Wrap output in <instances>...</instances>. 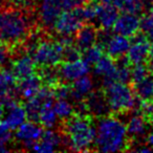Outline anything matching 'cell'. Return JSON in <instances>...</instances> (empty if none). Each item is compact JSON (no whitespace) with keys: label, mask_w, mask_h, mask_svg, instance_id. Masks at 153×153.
<instances>
[{"label":"cell","mask_w":153,"mask_h":153,"mask_svg":"<svg viewBox=\"0 0 153 153\" xmlns=\"http://www.w3.org/2000/svg\"><path fill=\"white\" fill-rule=\"evenodd\" d=\"M150 126H151L150 122H149L140 111H137V113H134L129 119L127 125H126L130 143H131L134 138L142 137V136L146 135Z\"/></svg>","instance_id":"obj_20"},{"label":"cell","mask_w":153,"mask_h":153,"mask_svg":"<svg viewBox=\"0 0 153 153\" xmlns=\"http://www.w3.org/2000/svg\"><path fill=\"white\" fill-rule=\"evenodd\" d=\"M89 64L82 59L74 62H61L57 65L61 82L68 84L80 76L87 74L89 72Z\"/></svg>","instance_id":"obj_10"},{"label":"cell","mask_w":153,"mask_h":153,"mask_svg":"<svg viewBox=\"0 0 153 153\" xmlns=\"http://www.w3.org/2000/svg\"><path fill=\"white\" fill-rule=\"evenodd\" d=\"M53 110L60 121H65L74 113V107L71 103L67 101V99H56V103H53Z\"/></svg>","instance_id":"obj_28"},{"label":"cell","mask_w":153,"mask_h":153,"mask_svg":"<svg viewBox=\"0 0 153 153\" xmlns=\"http://www.w3.org/2000/svg\"><path fill=\"white\" fill-rule=\"evenodd\" d=\"M42 85V80L40 76L36 72L17 82L18 91L22 100H28L36 96Z\"/></svg>","instance_id":"obj_19"},{"label":"cell","mask_w":153,"mask_h":153,"mask_svg":"<svg viewBox=\"0 0 153 153\" xmlns=\"http://www.w3.org/2000/svg\"><path fill=\"white\" fill-rule=\"evenodd\" d=\"M150 7L151 0H124L119 10L125 13H131L140 16L143 15Z\"/></svg>","instance_id":"obj_26"},{"label":"cell","mask_w":153,"mask_h":153,"mask_svg":"<svg viewBox=\"0 0 153 153\" xmlns=\"http://www.w3.org/2000/svg\"><path fill=\"white\" fill-rule=\"evenodd\" d=\"M123 1H124V0H100V2L108 3V4H113V5H115L117 9H120V7L122 5Z\"/></svg>","instance_id":"obj_37"},{"label":"cell","mask_w":153,"mask_h":153,"mask_svg":"<svg viewBox=\"0 0 153 153\" xmlns=\"http://www.w3.org/2000/svg\"><path fill=\"white\" fill-rule=\"evenodd\" d=\"M140 18L138 15L131 13H125L119 15L112 26V30L114 34H119L122 36L132 37L134 34L140 30Z\"/></svg>","instance_id":"obj_13"},{"label":"cell","mask_w":153,"mask_h":153,"mask_svg":"<svg viewBox=\"0 0 153 153\" xmlns=\"http://www.w3.org/2000/svg\"><path fill=\"white\" fill-rule=\"evenodd\" d=\"M53 101L55 98L47 99L39 112V124L46 129H53L58 123V117L53 110Z\"/></svg>","instance_id":"obj_22"},{"label":"cell","mask_w":153,"mask_h":153,"mask_svg":"<svg viewBox=\"0 0 153 153\" xmlns=\"http://www.w3.org/2000/svg\"><path fill=\"white\" fill-rule=\"evenodd\" d=\"M7 1L12 4L23 7H30L37 5V0H7Z\"/></svg>","instance_id":"obj_36"},{"label":"cell","mask_w":153,"mask_h":153,"mask_svg":"<svg viewBox=\"0 0 153 153\" xmlns=\"http://www.w3.org/2000/svg\"><path fill=\"white\" fill-rule=\"evenodd\" d=\"M119 15L120 10L115 5L99 2L97 9V20L99 22L100 28L111 30Z\"/></svg>","instance_id":"obj_18"},{"label":"cell","mask_w":153,"mask_h":153,"mask_svg":"<svg viewBox=\"0 0 153 153\" xmlns=\"http://www.w3.org/2000/svg\"><path fill=\"white\" fill-rule=\"evenodd\" d=\"M115 69H117V61L107 55H103L101 59L94 64V74L97 76H103L102 87H106L115 82Z\"/></svg>","instance_id":"obj_15"},{"label":"cell","mask_w":153,"mask_h":153,"mask_svg":"<svg viewBox=\"0 0 153 153\" xmlns=\"http://www.w3.org/2000/svg\"><path fill=\"white\" fill-rule=\"evenodd\" d=\"M9 59H11V51L9 46L0 42V67Z\"/></svg>","instance_id":"obj_35"},{"label":"cell","mask_w":153,"mask_h":153,"mask_svg":"<svg viewBox=\"0 0 153 153\" xmlns=\"http://www.w3.org/2000/svg\"><path fill=\"white\" fill-rule=\"evenodd\" d=\"M103 55H104V51L94 44V45H92V46L88 47L87 49H85V51L82 53V58H83V60L87 64H89V65H94V64L101 59V57H102Z\"/></svg>","instance_id":"obj_30"},{"label":"cell","mask_w":153,"mask_h":153,"mask_svg":"<svg viewBox=\"0 0 153 153\" xmlns=\"http://www.w3.org/2000/svg\"><path fill=\"white\" fill-rule=\"evenodd\" d=\"M147 144H148V146L153 148V132L149 133L148 136H147Z\"/></svg>","instance_id":"obj_38"},{"label":"cell","mask_w":153,"mask_h":153,"mask_svg":"<svg viewBox=\"0 0 153 153\" xmlns=\"http://www.w3.org/2000/svg\"><path fill=\"white\" fill-rule=\"evenodd\" d=\"M83 22L76 15L74 10H69L61 13L53 27V33L59 36H74L76 30L81 27Z\"/></svg>","instance_id":"obj_9"},{"label":"cell","mask_w":153,"mask_h":153,"mask_svg":"<svg viewBox=\"0 0 153 153\" xmlns=\"http://www.w3.org/2000/svg\"><path fill=\"white\" fill-rule=\"evenodd\" d=\"M43 131L44 129L40 124L25 121L16 129L14 138L21 144V150H33L42 136Z\"/></svg>","instance_id":"obj_8"},{"label":"cell","mask_w":153,"mask_h":153,"mask_svg":"<svg viewBox=\"0 0 153 153\" xmlns=\"http://www.w3.org/2000/svg\"><path fill=\"white\" fill-rule=\"evenodd\" d=\"M9 110L10 112L5 117L4 121L12 130H16L21 124H23L27 120L25 108L23 106V102L18 104L17 106L13 107V108L9 109Z\"/></svg>","instance_id":"obj_24"},{"label":"cell","mask_w":153,"mask_h":153,"mask_svg":"<svg viewBox=\"0 0 153 153\" xmlns=\"http://www.w3.org/2000/svg\"><path fill=\"white\" fill-rule=\"evenodd\" d=\"M80 59H82V51L76 46V44L63 46L61 62H74Z\"/></svg>","instance_id":"obj_31"},{"label":"cell","mask_w":153,"mask_h":153,"mask_svg":"<svg viewBox=\"0 0 153 153\" xmlns=\"http://www.w3.org/2000/svg\"><path fill=\"white\" fill-rule=\"evenodd\" d=\"M11 60V71L15 76L17 82L36 72V63L28 53H24L14 56Z\"/></svg>","instance_id":"obj_12"},{"label":"cell","mask_w":153,"mask_h":153,"mask_svg":"<svg viewBox=\"0 0 153 153\" xmlns=\"http://www.w3.org/2000/svg\"><path fill=\"white\" fill-rule=\"evenodd\" d=\"M98 26L94 23H84L74 34V44L83 53L88 47L96 44L97 35L99 30Z\"/></svg>","instance_id":"obj_14"},{"label":"cell","mask_w":153,"mask_h":153,"mask_svg":"<svg viewBox=\"0 0 153 153\" xmlns=\"http://www.w3.org/2000/svg\"><path fill=\"white\" fill-rule=\"evenodd\" d=\"M102 89L112 114L131 112L136 107L138 99L127 83L113 82Z\"/></svg>","instance_id":"obj_4"},{"label":"cell","mask_w":153,"mask_h":153,"mask_svg":"<svg viewBox=\"0 0 153 153\" xmlns=\"http://www.w3.org/2000/svg\"><path fill=\"white\" fill-rule=\"evenodd\" d=\"M14 140L12 129L9 127L5 121L0 120V145H4L7 146V144L12 143Z\"/></svg>","instance_id":"obj_33"},{"label":"cell","mask_w":153,"mask_h":153,"mask_svg":"<svg viewBox=\"0 0 153 153\" xmlns=\"http://www.w3.org/2000/svg\"><path fill=\"white\" fill-rule=\"evenodd\" d=\"M84 103H85L88 114L92 115L94 117H100L110 114V108L108 106L103 89L90 91L84 98Z\"/></svg>","instance_id":"obj_11"},{"label":"cell","mask_w":153,"mask_h":153,"mask_svg":"<svg viewBox=\"0 0 153 153\" xmlns=\"http://www.w3.org/2000/svg\"><path fill=\"white\" fill-rule=\"evenodd\" d=\"M4 110H5V108H4V106H3L2 102H0V120H1V117H3V113H4Z\"/></svg>","instance_id":"obj_40"},{"label":"cell","mask_w":153,"mask_h":153,"mask_svg":"<svg viewBox=\"0 0 153 153\" xmlns=\"http://www.w3.org/2000/svg\"><path fill=\"white\" fill-rule=\"evenodd\" d=\"M59 130L66 136L68 151H94L96 123L92 115L74 112L60 123Z\"/></svg>","instance_id":"obj_2"},{"label":"cell","mask_w":153,"mask_h":153,"mask_svg":"<svg viewBox=\"0 0 153 153\" xmlns=\"http://www.w3.org/2000/svg\"><path fill=\"white\" fill-rule=\"evenodd\" d=\"M94 151L119 152L130 150L126 125L115 114L97 117Z\"/></svg>","instance_id":"obj_3"},{"label":"cell","mask_w":153,"mask_h":153,"mask_svg":"<svg viewBox=\"0 0 153 153\" xmlns=\"http://www.w3.org/2000/svg\"><path fill=\"white\" fill-rule=\"evenodd\" d=\"M130 46L125 58L131 66L136 64H142L149 58V47L150 40L143 32L138 30L136 34L130 37Z\"/></svg>","instance_id":"obj_7"},{"label":"cell","mask_w":153,"mask_h":153,"mask_svg":"<svg viewBox=\"0 0 153 153\" xmlns=\"http://www.w3.org/2000/svg\"><path fill=\"white\" fill-rule=\"evenodd\" d=\"M44 102L45 101L40 96L36 94L33 98L26 100L25 103H23V106L26 111V117L28 121L39 124V112Z\"/></svg>","instance_id":"obj_25"},{"label":"cell","mask_w":153,"mask_h":153,"mask_svg":"<svg viewBox=\"0 0 153 153\" xmlns=\"http://www.w3.org/2000/svg\"><path fill=\"white\" fill-rule=\"evenodd\" d=\"M149 74H150V71H149L146 63L136 64V65L131 66V80H130V83L134 84L142 81Z\"/></svg>","instance_id":"obj_32"},{"label":"cell","mask_w":153,"mask_h":153,"mask_svg":"<svg viewBox=\"0 0 153 153\" xmlns=\"http://www.w3.org/2000/svg\"><path fill=\"white\" fill-rule=\"evenodd\" d=\"M130 43L131 42H130L129 37L122 36L119 34L112 35L111 38L109 39L104 51H106L107 56L117 61V60L125 57L129 49Z\"/></svg>","instance_id":"obj_16"},{"label":"cell","mask_w":153,"mask_h":153,"mask_svg":"<svg viewBox=\"0 0 153 153\" xmlns=\"http://www.w3.org/2000/svg\"><path fill=\"white\" fill-rule=\"evenodd\" d=\"M140 30L146 35L149 40H153V5L143 14L140 18Z\"/></svg>","instance_id":"obj_29"},{"label":"cell","mask_w":153,"mask_h":153,"mask_svg":"<svg viewBox=\"0 0 153 153\" xmlns=\"http://www.w3.org/2000/svg\"><path fill=\"white\" fill-rule=\"evenodd\" d=\"M149 59L153 60V40L150 43V47H149Z\"/></svg>","instance_id":"obj_39"},{"label":"cell","mask_w":153,"mask_h":153,"mask_svg":"<svg viewBox=\"0 0 153 153\" xmlns=\"http://www.w3.org/2000/svg\"><path fill=\"white\" fill-rule=\"evenodd\" d=\"M16 84L17 80L13 72L4 67H0V101L7 96L9 90Z\"/></svg>","instance_id":"obj_27"},{"label":"cell","mask_w":153,"mask_h":153,"mask_svg":"<svg viewBox=\"0 0 153 153\" xmlns=\"http://www.w3.org/2000/svg\"><path fill=\"white\" fill-rule=\"evenodd\" d=\"M37 26V5L18 7L7 0L0 5V42L11 51L21 46Z\"/></svg>","instance_id":"obj_1"},{"label":"cell","mask_w":153,"mask_h":153,"mask_svg":"<svg viewBox=\"0 0 153 153\" xmlns=\"http://www.w3.org/2000/svg\"><path fill=\"white\" fill-rule=\"evenodd\" d=\"M63 45L53 38V35H46L35 48L32 58L37 67L57 66L62 61Z\"/></svg>","instance_id":"obj_5"},{"label":"cell","mask_w":153,"mask_h":153,"mask_svg":"<svg viewBox=\"0 0 153 153\" xmlns=\"http://www.w3.org/2000/svg\"><path fill=\"white\" fill-rule=\"evenodd\" d=\"M131 87L140 101L153 100V74H149L137 83L131 84Z\"/></svg>","instance_id":"obj_23"},{"label":"cell","mask_w":153,"mask_h":153,"mask_svg":"<svg viewBox=\"0 0 153 153\" xmlns=\"http://www.w3.org/2000/svg\"><path fill=\"white\" fill-rule=\"evenodd\" d=\"M70 85H71V92H70L69 99H71L74 103L84 100V98L94 89V82L87 74L72 81Z\"/></svg>","instance_id":"obj_21"},{"label":"cell","mask_w":153,"mask_h":153,"mask_svg":"<svg viewBox=\"0 0 153 153\" xmlns=\"http://www.w3.org/2000/svg\"><path fill=\"white\" fill-rule=\"evenodd\" d=\"M7 151H11V149L4 145H0V152H7Z\"/></svg>","instance_id":"obj_41"},{"label":"cell","mask_w":153,"mask_h":153,"mask_svg":"<svg viewBox=\"0 0 153 153\" xmlns=\"http://www.w3.org/2000/svg\"><path fill=\"white\" fill-rule=\"evenodd\" d=\"M62 1L61 0H42L37 5V20L38 26L47 34L53 35L55 23L61 15Z\"/></svg>","instance_id":"obj_6"},{"label":"cell","mask_w":153,"mask_h":153,"mask_svg":"<svg viewBox=\"0 0 153 153\" xmlns=\"http://www.w3.org/2000/svg\"><path fill=\"white\" fill-rule=\"evenodd\" d=\"M61 1L64 11H69V10H74L76 9V7H83L86 3L89 2L90 0H61Z\"/></svg>","instance_id":"obj_34"},{"label":"cell","mask_w":153,"mask_h":153,"mask_svg":"<svg viewBox=\"0 0 153 153\" xmlns=\"http://www.w3.org/2000/svg\"><path fill=\"white\" fill-rule=\"evenodd\" d=\"M61 147V133L60 131H55L53 129H46L43 131V134L39 142L34 146L33 150L36 152H53Z\"/></svg>","instance_id":"obj_17"}]
</instances>
